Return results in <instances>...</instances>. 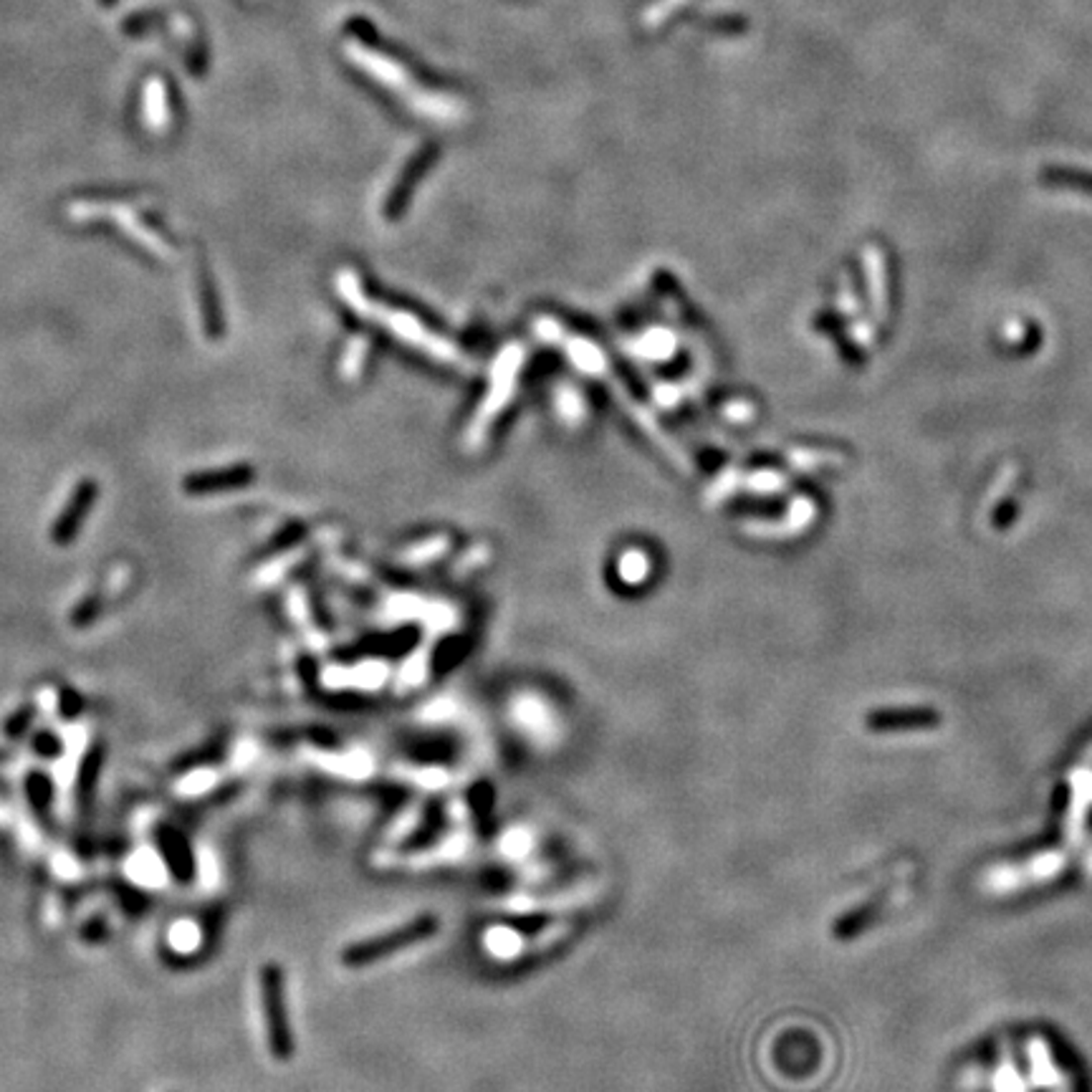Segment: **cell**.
Listing matches in <instances>:
<instances>
[{
	"instance_id": "cell-1",
	"label": "cell",
	"mask_w": 1092,
	"mask_h": 1092,
	"mask_svg": "<svg viewBox=\"0 0 1092 1092\" xmlns=\"http://www.w3.org/2000/svg\"><path fill=\"white\" fill-rule=\"evenodd\" d=\"M438 931H441V918L438 915H415L412 921L402 923V926L392 928V931L379 933V936L373 938H362L357 944H349L339 954V961L349 968L370 966V964H378V961L389 959V956L400 954V951L423 944V941L433 938Z\"/></svg>"
},
{
	"instance_id": "cell-6",
	"label": "cell",
	"mask_w": 1092,
	"mask_h": 1092,
	"mask_svg": "<svg viewBox=\"0 0 1092 1092\" xmlns=\"http://www.w3.org/2000/svg\"><path fill=\"white\" fill-rule=\"evenodd\" d=\"M1042 180H1045L1047 185H1054V188L1080 190V193L1092 195V172L1064 170V167H1050V170L1042 172Z\"/></svg>"
},
{
	"instance_id": "cell-4",
	"label": "cell",
	"mask_w": 1092,
	"mask_h": 1092,
	"mask_svg": "<svg viewBox=\"0 0 1092 1092\" xmlns=\"http://www.w3.org/2000/svg\"><path fill=\"white\" fill-rule=\"evenodd\" d=\"M160 845H162V853H165L167 858V865L172 868V873H175L180 881H190V876H193V858H190L188 845H185L183 837L175 835L172 829H162Z\"/></svg>"
},
{
	"instance_id": "cell-7",
	"label": "cell",
	"mask_w": 1092,
	"mask_h": 1092,
	"mask_svg": "<svg viewBox=\"0 0 1092 1092\" xmlns=\"http://www.w3.org/2000/svg\"><path fill=\"white\" fill-rule=\"evenodd\" d=\"M240 475L243 473H206V475H195V478L188 480V486L193 488V491H212V488H225L223 483H238Z\"/></svg>"
},
{
	"instance_id": "cell-2",
	"label": "cell",
	"mask_w": 1092,
	"mask_h": 1092,
	"mask_svg": "<svg viewBox=\"0 0 1092 1092\" xmlns=\"http://www.w3.org/2000/svg\"><path fill=\"white\" fill-rule=\"evenodd\" d=\"M261 1001H264L271 1054L279 1062H289L294 1057V1032L292 1022H289L287 976H284L279 964H266L261 968Z\"/></svg>"
},
{
	"instance_id": "cell-3",
	"label": "cell",
	"mask_w": 1092,
	"mask_h": 1092,
	"mask_svg": "<svg viewBox=\"0 0 1092 1092\" xmlns=\"http://www.w3.org/2000/svg\"><path fill=\"white\" fill-rule=\"evenodd\" d=\"M870 731L876 733H890V731H921V728H931L936 723H941V714H936L933 709H881L868 714L865 718Z\"/></svg>"
},
{
	"instance_id": "cell-5",
	"label": "cell",
	"mask_w": 1092,
	"mask_h": 1092,
	"mask_svg": "<svg viewBox=\"0 0 1092 1092\" xmlns=\"http://www.w3.org/2000/svg\"><path fill=\"white\" fill-rule=\"evenodd\" d=\"M92 496H94V488L89 486V483H86V486H81L79 491H76V496L71 498V504H69L71 509L66 511V514H63L61 519H58V524H56V539H58V542H63V539L71 537V532L76 529L79 519L84 516L86 506L92 504Z\"/></svg>"
}]
</instances>
